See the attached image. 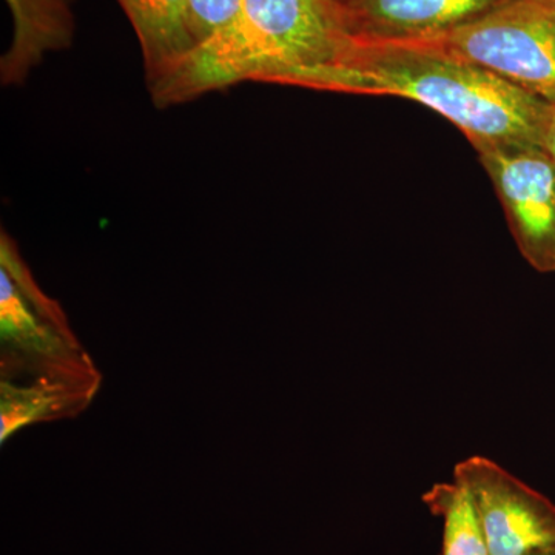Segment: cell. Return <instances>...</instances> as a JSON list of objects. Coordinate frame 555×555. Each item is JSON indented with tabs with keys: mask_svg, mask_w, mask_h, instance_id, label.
I'll return each instance as SVG.
<instances>
[{
	"mask_svg": "<svg viewBox=\"0 0 555 555\" xmlns=\"http://www.w3.org/2000/svg\"><path fill=\"white\" fill-rule=\"evenodd\" d=\"M317 90L404 98L440 113L474 149H543L551 105L429 40L357 39Z\"/></svg>",
	"mask_w": 555,
	"mask_h": 555,
	"instance_id": "1",
	"label": "cell"
},
{
	"mask_svg": "<svg viewBox=\"0 0 555 555\" xmlns=\"http://www.w3.org/2000/svg\"><path fill=\"white\" fill-rule=\"evenodd\" d=\"M357 39L338 0H244L236 24L201 43L150 89L159 105L246 80L317 90Z\"/></svg>",
	"mask_w": 555,
	"mask_h": 555,
	"instance_id": "2",
	"label": "cell"
},
{
	"mask_svg": "<svg viewBox=\"0 0 555 555\" xmlns=\"http://www.w3.org/2000/svg\"><path fill=\"white\" fill-rule=\"evenodd\" d=\"M0 383L72 389L96 397L101 372L21 257L0 238Z\"/></svg>",
	"mask_w": 555,
	"mask_h": 555,
	"instance_id": "3",
	"label": "cell"
},
{
	"mask_svg": "<svg viewBox=\"0 0 555 555\" xmlns=\"http://www.w3.org/2000/svg\"><path fill=\"white\" fill-rule=\"evenodd\" d=\"M429 42L555 105V0H507Z\"/></svg>",
	"mask_w": 555,
	"mask_h": 555,
	"instance_id": "4",
	"label": "cell"
},
{
	"mask_svg": "<svg viewBox=\"0 0 555 555\" xmlns=\"http://www.w3.org/2000/svg\"><path fill=\"white\" fill-rule=\"evenodd\" d=\"M488 171L521 257L540 273H555V166L542 147L476 150Z\"/></svg>",
	"mask_w": 555,
	"mask_h": 555,
	"instance_id": "5",
	"label": "cell"
},
{
	"mask_svg": "<svg viewBox=\"0 0 555 555\" xmlns=\"http://www.w3.org/2000/svg\"><path fill=\"white\" fill-rule=\"evenodd\" d=\"M476 503L489 555H525L555 545V503L486 456L454 467Z\"/></svg>",
	"mask_w": 555,
	"mask_h": 555,
	"instance_id": "6",
	"label": "cell"
},
{
	"mask_svg": "<svg viewBox=\"0 0 555 555\" xmlns=\"http://www.w3.org/2000/svg\"><path fill=\"white\" fill-rule=\"evenodd\" d=\"M507 0H349L358 39L429 40L483 16Z\"/></svg>",
	"mask_w": 555,
	"mask_h": 555,
	"instance_id": "7",
	"label": "cell"
},
{
	"mask_svg": "<svg viewBox=\"0 0 555 555\" xmlns=\"http://www.w3.org/2000/svg\"><path fill=\"white\" fill-rule=\"evenodd\" d=\"M73 0H7L13 42L2 60L3 83L21 82L50 51L67 49L75 31Z\"/></svg>",
	"mask_w": 555,
	"mask_h": 555,
	"instance_id": "8",
	"label": "cell"
},
{
	"mask_svg": "<svg viewBox=\"0 0 555 555\" xmlns=\"http://www.w3.org/2000/svg\"><path fill=\"white\" fill-rule=\"evenodd\" d=\"M141 43L150 86L169 76L195 49L188 0H118Z\"/></svg>",
	"mask_w": 555,
	"mask_h": 555,
	"instance_id": "9",
	"label": "cell"
},
{
	"mask_svg": "<svg viewBox=\"0 0 555 555\" xmlns=\"http://www.w3.org/2000/svg\"><path fill=\"white\" fill-rule=\"evenodd\" d=\"M423 502L434 516L443 518L441 555H489L476 503L465 485L456 480L434 485Z\"/></svg>",
	"mask_w": 555,
	"mask_h": 555,
	"instance_id": "10",
	"label": "cell"
},
{
	"mask_svg": "<svg viewBox=\"0 0 555 555\" xmlns=\"http://www.w3.org/2000/svg\"><path fill=\"white\" fill-rule=\"evenodd\" d=\"M243 7L244 0H188V28L195 49L236 24Z\"/></svg>",
	"mask_w": 555,
	"mask_h": 555,
	"instance_id": "11",
	"label": "cell"
},
{
	"mask_svg": "<svg viewBox=\"0 0 555 555\" xmlns=\"http://www.w3.org/2000/svg\"><path fill=\"white\" fill-rule=\"evenodd\" d=\"M543 150L553 159L555 166V105H551L550 116H547Z\"/></svg>",
	"mask_w": 555,
	"mask_h": 555,
	"instance_id": "12",
	"label": "cell"
},
{
	"mask_svg": "<svg viewBox=\"0 0 555 555\" xmlns=\"http://www.w3.org/2000/svg\"><path fill=\"white\" fill-rule=\"evenodd\" d=\"M525 555H555V545L539 547V550L531 551Z\"/></svg>",
	"mask_w": 555,
	"mask_h": 555,
	"instance_id": "13",
	"label": "cell"
},
{
	"mask_svg": "<svg viewBox=\"0 0 555 555\" xmlns=\"http://www.w3.org/2000/svg\"><path fill=\"white\" fill-rule=\"evenodd\" d=\"M339 3H343V5H346L347 2H349V0H338Z\"/></svg>",
	"mask_w": 555,
	"mask_h": 555,
	"instance_id": "14",
	"label": "cell"
}]
</instances>
